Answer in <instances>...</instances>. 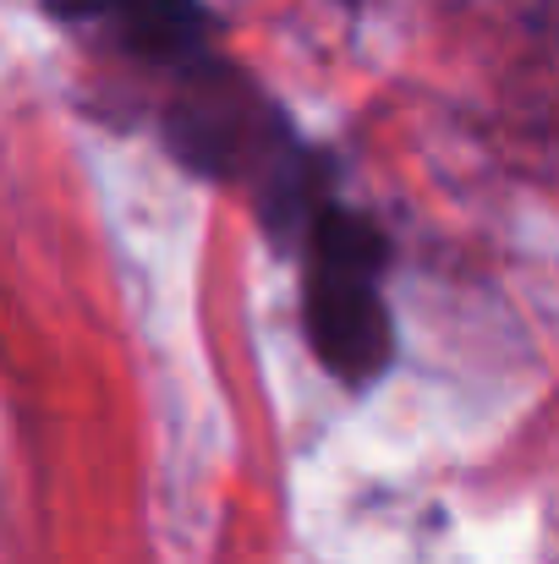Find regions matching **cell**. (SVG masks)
Segmentation results:
<instances>
[{
	"label": "cell",
	"mask_w": 559,
	"mask_h": 564,
	"mask_svg": "<svg viewBox=\"0 0 559 564\" xmlns=\"http://www.w3.org/2000/svg\"><path fill=\"white\" fill-rule=\"evenodd\" d=\"M384 236L357 214L313 219V269H308V335L319 362L346 383H368L389 368L395 329L378 296Z\"/></svg>",
	"instance_id": "1"
},
{
	"label": "cell",
	"mask_w": 559,
	"mask_h": 564,
	"mask_svg": "<svg viewBox=\"0 0 559 564\" xmlns=\"http://www.w3.org/2000/svg\"><path fill=\"white\" fill-rule=\"evenodd\" d=\"M50 11L77 17V22H110L121 33V44H132L138 55H154V61L192 55L203 39L197 0H50Z\"/></svg>",
	"instance_id": "2"
}]
</instances>
